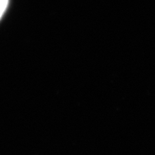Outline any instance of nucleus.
<instances>
[{
	"mask_svg": "<svg viewBox=\"0 0 155 155\" xmlns=\"http://www.w3.org/2000/svg\"><path fill=\"white\" fill-rule=\"evenodd\" d=\"M9 0H0V19L6 11L8 6Z\"/></svg>",
	"mask_w": 155,
	"mask_h": 155,
	"instance_id": "obj_1",
	"label": "nucleus"
}]
</instances>
